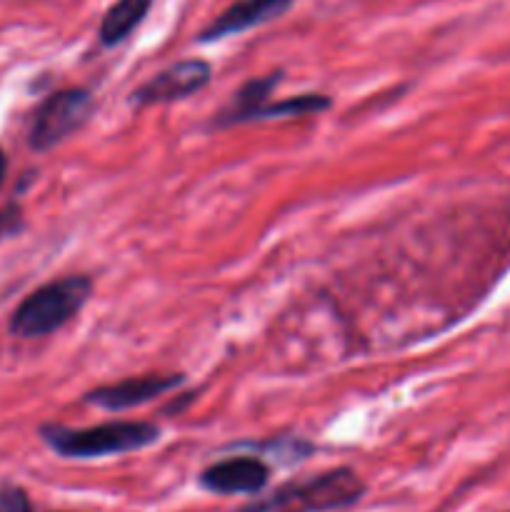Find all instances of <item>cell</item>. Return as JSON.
<instances>
[{
  "label": "cell",
  "mask_w": 510,
  "mask_h": 512,
  "mask_svg": "<svg viewBox=\"0 0 510 512\" xmlns=\"http://www.w3.org/2000/svg\"><path fill=\"white\" fill-rule=\"evenodd\" d=\"M93 293L88 275H68L40 285L15 308L10 318V333L18 338H45L68 325Z\"/></svg>",
  "instance_id": "3"
},
{
  "label": "cell",
  "mask_w": 510,
  "mask_h": 512,
  "mask_svg": "<svg viewBox=\"0 0 510 512\" xmlns=\"http://www.w3.org/2000/svg\"><path fill=\"white\" fill-rule=\"evenodd\" d=\"M365 483L353 468H335L305 480L275 488L270 495L250 500L235 512H335L358 505L365 495Z\"/></svg>",
  "instance_id": "1"
},
{
  "label": "cell",
  "mask_w": 510,
  "mask_h": 512,
  "mask_svg": "<svg viewBox=\"0 0 510 512\" xmlns=\"http://www.w3.org/2000/svg\"><path fill=\"white\" fill-rule=\"evenodd\" d=\"M43 443L55 455L68 460H95L108 455H125L150 448L160 440V428L145 420H113L93 428H65V425H43L38 430Z\"/></svg>",
  "instance_id": "2"
},
{
  "label": "cell",
  "mask_w": 510,
  "mask_h": 512,
  "mask_svg": "<svg viewBox=\"0 0 510 512\" xmlns=\"http://www.w3.org/2000/svg\"><path fill=\"white\" fill-rule=\"evenodd\" d=\"M210 78H213V68H210L208 60H180V63H173L170 68L160 70L153 78L145 80L143 85H138L133 95H130V103L138 105V108H148V105L185 100L190 95L200 93L203 88H208Z\"/></svg>",
  "instance_id": "5"
},
{
  "label": "cell",
  "mask_w": 510,
  "mask_h": 512,
  "mask_svg": "<svg viewBox=\"0 0 510 512\" xmlns=\"http://www.w3.org/2000/svg\"><path fill=\"white\" fill-rule=\"evenodd\" d=\"M283 80V73H270L265 78H253L233 95V103L228 108L220 110L215 115L213 125L215 128H230V125H240L248 120V115L253 113L255 108H260L263 103H268L270 93L280 85Z\"/></svg>",
  "instance_id": "9"
},
{
  "label": "cell",
  "mask_w": 510,
  "mask_h": 512,
  "mask_svg": "<svg viewBox=\"0 0 510 512\" xmlns=\"http://www.w3.org/2000/svg\"><path fill=\"white\" fill-rule=\"evenodd\" d=\"M270 483V465L255 455L218 460L198 475V485L213 495H260Z\"/></svg>",
  "instance_id": "6"
},
{
  "label": "cell",
  "mask_w": 510,
  "mask_h": 512,
  "mask_svg": "<svg viewBox=\"0 0 510 512\" xmlns=\"http://www.w3.org/2000/svg\"><path fill=\"white\" fill-rule=\"evenodd\" d=\"M150 5H153V0H118L115 5H110L108 13L100 20V43L108 45V48L123 43L143 23Z\"/></svg>",
  "instance_id": "10"
},
{
  "label": "cell",
  "mask_w": 510,
  "mask_h": 512,
  "mask_svg": "<svg viewBox=\"0 0 510 512\" xmlns=\"http://www.w3.org/2000/svg\"><path fill=\"white\" fill-rule=\"evenodd\" d=\"M290 5H293V0H238L228 10H223L200 33L198 40L200 43H213V40L228 38V35H238L243 30L255 28V25H263L268 20L280 18Z\"/></svg>",
  "instance_id": "8"
},
{
  "label": "cell",
  "mask_w": 510,
  "mask_h": 512,
  "mask_svg": "<svg viewBox=\"0 0 510 512\" xmlns=\"http://www.w3.org/2000/svg\"><path fill=\"white\" fill-rule=\"evenodd\" d=\"M95 113V98L85 88H65L50 95L33 115L28 143L35 153H48L88 125Z\"/></svg>",
  "instance_id": "4"
},
{
  "label": "cell",
  "mask_w": 510,
  "mask_h": 512,
  "mask_svg": "<svg viewBox=\"0 0 510 512\" xmlns=\"http://www.w3.org/2000/svg\"><path fill=\"white\" fill-rule=\"evenodd\" d=\"M5 170H8V160H5V153L0 150V185H3L5 180Z\"/></svg>",
  "instance_id": "14"
},
{
  "label": "cell",
  "mask_w": 510,
  "mask_h": 512,
  "mask_svg": "<svg viewBox=\"0 0 510 512\" xmlns=\"http://www.w3.org/2000/svg\"><path fill=\"white\" fill-rule=\"evenodd\" d=\"M183 383L185 378L180 373L140 375V378H125L118 380V383H108L95 390H88L83 400L95 405V408L108 410V413H123V410L140 408V405L180 388Z\"/></svg>",
  "instance_id": "7"
},
{
  "label": "cell",
  "mask_w": 510,
  "mask_h": 512,
  "mask_svg": "<svg viewBox=\"0 0 510 512\" xmlns=\"http://www.w3.org/2000/svg\"><path fill=\"white\" fill-rule=\"evenodd\" d=\"M190 400H193V393H185V398H183V400H173V403H170L168 408L163 410V413H178V410H183L185 405L190 403Z\"/></svg>",
  "instance_id": "13"
},
{
  "label": "cell",
  "mask_w": 510,
  "mask_h": 512,
  "mask_svg": "<svg viewBox=\"0 0 510 512\" xmlns=\"http://www.w3.org/2000/svg\"><path fill=\"white\" fill-rule=\"evenodd\" d=\"M333 105V100L323 93H303L295 98L275 100V103H263L248 115L245 123H255V120H273V118H303V115L323 113Z\"/></svg>",
  "instance_id": "11"
},
{
  "label": "cell",
  "mask_w": 510,
  "mask_h": 512,
  "mask_svg": "<svg viewBox=\"0 0 510 512\" xmlns=\"http://www.w3.org/2000/svg\"><path fill=\"white\" fill-rule=\"evenodd\" d=\"M0 233H3V223H0Z\"/></svg>",
  "instance_id": "15"
},
{
  "label": "cell",
  "mask_w": 510,
  "mask_h": 512,
  "mask_svg": "<svg viewBox=\"0 0 510 512\" xmlns=\"http://www.w3.org/2000/svg\"><path fill=\"white\" fill-rule=\"evenodd\" d=\"M0 512H33L28 493L18 485H3L0 488Z\"/></svg>",
  "instance_id": "12"
}]
</instances>
